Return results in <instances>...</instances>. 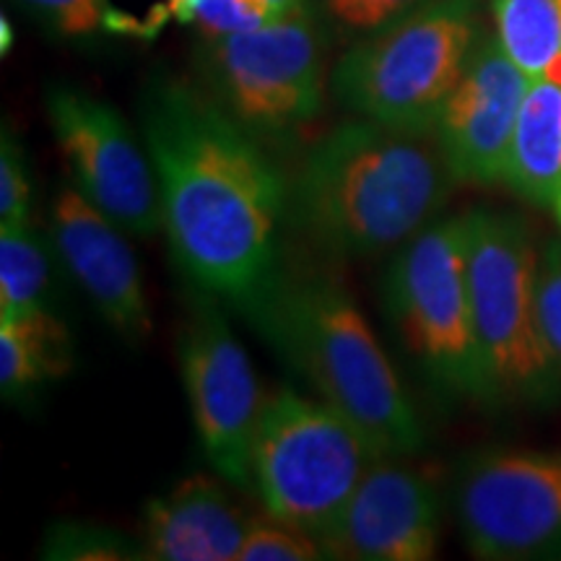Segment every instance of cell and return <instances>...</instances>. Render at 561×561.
Returning <instances> with one entry per match:
<instances>
[{"instance_id":"cell-26","label":"cell","mask_w":561,"mask_h":561,"mask_svg":"<svg viewBox=\"0 0 561 561\" xmlns=\"http://www.w3.org/2000/svg\"><path fill=\"white\" fill-rule=\"evenodd\" d=\"M426 3L432 0H325L331 16L343 30L359 34V37L385 30L392 21L424 9Z\"/></svg>"},{"instance_id":"cell-13","label":"cell","mask_w":561,"mask_h":561,"mask_svg":"<svg viewBox=\"0 0 561 561\" xmlns=\"http://www.w3.org/2000/svg\"><path fill=\"white\" fill-rule=\"evenodd\" d=\"M380 458L322 536L328 559L430 561L442 533L439 491L426 473Z\"/></svg>"},{"instance_id":"cell-6","label":"cell","mask_w":561,"mask_h":561,"mask_svg":"<svg viewBox=\"0 0 561 561\" xmlns=\"http://www.w3.org/2000/svg\"><path fill=\"white\" fill-rule=\"evenodd\" d=\"M385 310L434 388L494 409L468 286V214L432 221L398 248L385 273Z\"/></svg>"},{"instance_id":"cell-25","label":"cell","mask_w":561,"mask_h":561,"mask_svg":"<svg viewBox=\"0 0 561 561\" xmlns=\"http://www.w3.org/2000/svg\"><path fill=\"white\" fill-rule=\"evenodd\" d=\"M62 37H87L110 24V0H21Z\"/></svg>"},{"instance_id":"cell-21","label":"cell","mask_w":561,"mask_h":561,"mask_svg":"<svg viewBox=\"0 0 561 561\" xmlns=\"http://www.w3.org/2000/svg\"><path fill=\"white\" fill-rule=\"evenodd\" d=\"M328 559V551L312 533L297 525L278 520L265 512L261 517H250L248 536L237 561H318Z\"/></svg>"},{"instance_id":"cell-15","label":"cell","mask_w":561,"mask_h":561,"mask_svg":"<svg viewBox=\"0 0 561 561\" xmlns=\"http://www.w3.org/2000/svg\"><path fill=\"white\" fill-rule=\"evenodd\" d=\"M250 517L219 481L187 476L146 504L140 546L151 561H237Z\"/></svg>"},{"instance_id":"cell-11","label":"cell","mask_w":561,"mask_h":561,"mask_svg":"<svg viewBox=\"0 0 561 561\" xmlns=\"http://www.w3.org/2000/svg\"><path fill=\"white\" fill-rule=\"evenodd\" d=\"M47 117L76 187L130 234L161 229L159 182L149 151L115 107L73 87L47 91Z\"/></svg>"},{"instance_id":"cell-4","label":"cell","mask_w":561,"mask_h":561,"mask_svg":"<svg viewBox=\"0 0 561 561\" xmlns=\"http://www.w3.org/2000/svg\"><path fill=\"white\" fill-rule=\"evenodd\" d=\"M468 214V286L496 405L551 411L561 405V371L538 322V248L523 216Z\"/></svg>"},{"instance_id":"cell-9","label":"cell","mask_w":561,"mask_h":561,"mask_svg":"<svg viewBox=\"0 0 561 561\" xmlns=\"http://www.w3.org/2000/svg\"><path fill=\"white\" fill-rule=\"evenodd\" d=\"M455 515L479 559L561 557V453H473L455 481Z\"/></svg>"},{"instance_id":"cell-1","label":"cell","mask_w":561,"mask_h":561,"mask_svg":"<svg viewBox=\"0 0 561 561\" xmlns=\"http://www.w3.org/2000/svg\"><path fill=\"white\" fill-rule=\"evenodd\" d=\"M140 128L174 261L203 291L242 310L278 271L289 182L255 133L182 79L146 83Z\"/></svg>"},{"instance_id":"cell-20","label":"cell","mask_w":561,"mask_h":561,"mask_svg":"<svg viewBox=\"0 0 561 561\" xmlns=\"http://www.w3.org/2000/svg\"><path fill=\"white\" fill-rule=\"evenodd\" d=\"M42 559L53 561H136L144 559L140 538L94 523H55L42 543Z\"/></svg>"},{"instance_id":"cell-27","label":"cell","mask_w":561,"mask_h":561,"mask_svg":"<svg viewBox=\"0 0 561 561\" xmlns=\"http://www.w3.org/2000/svg\"><path fill=\"white\" fill-rule=\"evenodd\" d=\"M261 3L268 9L273 19L291 16V13H297L299 9H305V5H310L307 0H261Z\"/></svg>"},{"instance_id":"cell-14","label":"cell","mask_w":561,"mask_h":561,"mask_svg":"<svg viewBox=\"0 0 561 561\" xmlns=\"http://www.w3.org/2000/svg\"><path fill=\"white\" fill-rule=\"evenodd\" d=\"M121 229L79 187H62L53 203L50 237L62 265L102 318L138 341L151 333V312L138 257Z\"/></svg>"},{"instance_id":"cell-8","label":"cell","mask_w":561,"mask_h":561,"mask_svg":"<svg viewBox=\"0 0 561 561\" xmlns=\"http://www.w3.org/2000/svg\"><path fill=\"white\" fill-rule=\"evenodd\" d=\"M325 39L310 5L257 30L203 37V89L261 136H286L310 125L322 110Z\"/></svg>"},{"instance_id":"cell-19","label":"cell","mask_w":561,"mask_h":561,"mask_svg":"<svg viewBox=\"0 0 561 561\" xmlns=\"http://www.w3.org/2000/svg\"><path fill=\"white\" fill-rule=\"evenodd\" d=\"M50 257L32 224L0 227V318L47 310Z\"/></svg>"},{"instance_id":"cell-17","label":"cell","mask_w":561,"mask_h":561,"mask_svg":"<svg viewBox=\"0 0 561 561\" xmlns=\"http://www.w3.org/2000/svg\"><path fill=\"white\" fill-rule=\"evenodd\" d=\"M73 343L50 310L0 318V390L5 401L32 396L39 385L66 375Z\"/></svg>"},{"instance_id":"cell-12","label":"cell","mask_w":561,"mask_h":561,"mask_svg":"<svg viewBox=\"0 0 561 561\" xmlns=\"http://www.w3.org/2000/svg\"><path fill=\"white\" fill-rule=\"evenodd\" d=\"M528 89L530 79L504 53L496 32H481L434 125L458 185L489 187L507 178L512 136Z\"/></svg>"},{"instance_id":"cell-7","label":"cell","mask_w":561,"mask_h":561,"mask_svg":"<svg viewBox=\"0 0 561 561\" xmlns=\"http://www.w3.org/2000/svg\"><path fill=\"white\" fill-rule=\"evenodd\" d=\"M380 458L388 455L331 403L278 390L257 424L252 491L268 515L322 541Z\"/></svg>"},{"instance_id":"cell-3","label":"cell","mask_w":561,"mask_h":561,"mask_svg":"<svg viewBox=\"0 0 561 561\" xmlns=\"http://www.w3.org/2000/svg\"><path fill=\"white\" fill-rule=\"evenodd\" d=\"M242 312L280 359L382 455L405 458L424 447L426 434L411 398L341 284L322 273L278 268Z\"/></svg>"},{"instance_id":"cell-10","label":"cell","mask_w":561,"mask_h":561,"mask_svg":"<svg viewBox=\"0 0 561 561\" xmlns=\"http://www.w3.org/2000/svg\"><path fill=\"white\" fill-rule=\"evenodd\" d=\"M180 371L210 468L252 491V447L265 401L248 351L214 305H195L180 335Z\"/></svg>"},{"instance_id":"cell-22","label":"cell","mask_w":561,"mask_h":561,"mask_svg":"<svg viewBox=\"0 0 561 561\" xmlns=\"http://www.w3.org/2000/svg\"><path fill=\"white\" fill-rule=\"evenodd\" d=\"M167 9L182 24L198 26L203 37H227L273 21L261 0H170Z\"/></svg>"},{"instance_id":"cell-5","label":"cell","mask_w":561,"mask_h":561,"mask_svg":"<svg viewBox=\"0 0 561 561\" xmlns=\"http://www.w3.org/2000/svg\"><path fill=\"white\" fill-rule=\"evenodd\" d=\"M481 32L479 0H432L348 47L335 62L331 91L367 121L434 130Z\"/></svg>"},{"instance_id":"cell-24","label":"cell","mask_w":561,"mask_h":561,"mask_svg":"<svg viewBox=\"0 0 561 561\" xmlns=\"http://www.w3.org/2000/svg\"><path fill=\"white\" fill-rule=\"evenodd\" d=\"M32 216V182L24 149L19 140L3 130L0 140V227L30 224Z\"/></svg>"},{"instance_id":"cell-16","label":"cell","mask_w":561,"mask_h":561,"mask_svg":"<svg viewBox=\"0 0 561 561\" xmlns=\"http://www.w3.org/2000/svg\"><path fill=\"white\" fill-rule=\"evenodd\" d=\"M504 182L538 208H551L557 201L561 191V83L530 81L512 136Z\"/></svg>"},{"instance_id":"cell-18","label":"cell","mask_w":561,"mask_h":561,"mask_svg":"<svg viewBox=\"0 0 561 561\" xmlns=\"http://www.w3.org/2000/svg\"><path fill=\"white\" fill-rule=\"evenodd\" d=\"M504 53L530 81L561 83V0H491Z\"/></svg>"},{"instance_id":"cell-2","label":"cell","mask_w":561,"mask_h":561,"mask_svg":"<svg viewBox=\"0 0 561 561\" xmlns=\"http://www.w3.org/2000/svg\"><path fill=\"white\" fill-rule=\"evenodd\" d=\"M455 185L434 130L362 117L305 153L289 182L286 219L335 255H382L437 221Z\"/></svg>"},{"instance_id":"cell-23","label":"cell","mask_w":561,"mask_h":561,"mask_svg":"<svg viewBox=\"0 0 561 561\" xmlns=\"http://www.w3.org/2000/svg\"><path fill=\"white\" fill-rule=\"evenodd\" d=\"M536 301L546 348L561 371V237L538 250Z\"/></svg>"}]
</instances>
